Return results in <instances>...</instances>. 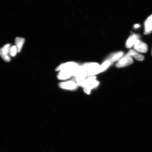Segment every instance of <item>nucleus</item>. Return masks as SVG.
<instances>
[{
    "label": "nucleus",
    "mask_w": 152,
    "mask_h": 152,
    "mask_svg": "<svg viewBox=\"0 0 152 152\" xmlns=\"http://www.w3.org/2000/svg\"><path fill=\"white\" fill-rule=\"evenodd\" d=\"M11 47L10 45L7 44L4 45L2 48H0V56L5 61L9 62L10 61L9 55Z\"/></svg>",
    "instance_id": "obj_3"
},
{
    "label": "nucleus",
    "mask_w": 152,
    "mask_h": 152,
    "mask_svg": "<svg viewBox=\"0 0 152 152\" xmlns=\"http://www.w3.org/2000/svg\"><path fill=\"white\" fill-rule=\"evenodd\" d=\"M140 37L137 34H132L127 40L126 42V47L127 48H130L134 45V43L137 40L139 39Z\"/></svg>",
    "instance_id": "obj_8"
},
{
    "label": "nucleus",
    "mask_w": 152,
    "mask_h": 152,
    "mask_svg": "<svg viewBox=\"0 0 152 152\" xmlns=\"http://www.w3.org/2000/svg\"><path fill=\"white\" fill-rule=\"evenodd\" d=\"M124 53L122 52H119L115 53V54H112L107 60L110 61L112 63V62L118 60L122 57Z\"/></svg>",
    "instance_id": "obj_11"
},
{
    "label": "nucleus",
    "mask_w": 152,
    "mask_h": 152,
    "mask_svg": "<svg viewBox=\"0 0 152 152\" xmlns=\"http://www.w3.org/2000/svg\"><path fill=\"white\" fill-rule=\"evenodd\" d=\"M77 67L73 69L61 71L57 75V77L60 80H65L69 79L72 76H73Z\"/></svg>",
    "instance_id": "obj_5"
},
{
    "label": "nucleus",
    "mask_w": 152,
    "mask_h": 152,
    "mask_svg": "<svg viewBox=\"0 0 152 152\" xmlns=\"http://www.w3.org/2000/svg\"><path fill=\"white\" fill-rule=\"evenodd\" d=\"M140 25L138 24H136L134 25V27L136 28H138L139 27H140Z\"/></svg>",
    "instance_id": "obj_14"
},
{
    "label": "nucleus",
    "mask_w": 152,
    "mask_h": 152,
    "mask_svg": "<svg viewBox=\"0 0 152 152\" xmlns=\"http://www.w3.org/2000/svg\"><path fill=\"white\" fill-rule=\"evenodd\" d=\"M151 55H152V52H151Z\"/></svg>",
    "instance_id": "obj_15"
},
{
    "label": "nucleus",
    "mask_w": 152,
    "mask_h": 152,
    "mask_svg": "<svg viewBox=\"0 0 152 152\" xmlns=\"http://www.w3.org/2000/svg\"><path fill=\"white\" fill-rule=\"evenodd\" d=\"M145 34H149L152 31V14L147 19L144 23Z\"/></svg>",
    "instance_id": "obj_9"
},
{
    "label": "nucleus",
    "mask_w": 152,
    "mask_h": 152,
    "mask_svg": "<svg viewBox=\"0 0 152 152\" xmlns=\"http://www.w3.org/2000/svg\"><path fill=\"white\" fill-rule=\"evenodd\" d=\"M18 52V49H17L16 45H14V46L11 47L10 52V55L12 57L15 56H16Z\"/></svg>",
    "instance_id": "obj_13"
},
{
    "label": "nucleus",
    "mask_w": 152,
    "mask_h": 152,
    "mask_svg": "<svg viewBox=\"0 0 152 152\" xmlns=\"http://www.w3.org/2000/svg\"><path fill=\"white\" fill-rule=\"evenodd\" d=\"M133 47L134 50L137 52L145 53L148 51L147 45L139 39L136 40Z\"/></svg>",
    "instance_id": "obj_2"
},
{
    "label": "nucleus",
    "mask_w": 152,
    "mask_h": 152,
    "mask_svg": "<svg viewBox=\"0 0 152 152\" xmlns=\"http://www.w3.org/2000/svg\"><path fill=\"white\" fill-rule=\"evenodd\" d=\"M25 42V39L23 38L16 37L15 39L16 46L18 49V52H20Z\"/></svg>",
    "instance_id": "obj_12"
},
{
    "label": "nucleus",
    "mask_w": 152,
    "mask_h": 152,
    "mask_svg": "<svg viewBox=\"0 0 152 152\" xmlns=\"http://www.w3.org/2000/svg\"><path fill=\"white\" fill-rule=\"evenodd\" d=\"M60 88L65 90H75L78 87L77 83L74 81H68L59 83Z\"/></svg>",
    "instance_id": "obj_4"
},
{
    "label": "nucleus",
    "mask_w": 152,
    "mask_h": 152,
    "mask_svg": "<svg viewBox=\"0 0 152 152\" xmlns=\"http://www.w3.org/2000/svg\"><path fill=\"white\" fill-rule=\"evenodd\" d=\"M96 77L95 76L89 77L86 79H85L77 83V84L79 86L85 88L88 85L92 84L96 80Z\"/></svg>",
    "instance_id": "obj_7"
},
{
    "label": "nucleus",
    "mask_w": 152,
    "mask_h": 152,
    "mask_svg": "<svg viewBox=\"0 0 152 152\" xmlns=\"http://www.w3.org/2000/svg\"><path fill=\"white\" fill-rule=\"evenodd\" d=\"M134 62L132 57L128 53L122 56L117 63L116 66L117 68H123L131 65Z\"/></svg>",
    "instance_id": "obj_1"
},
{
    "label": "nucleus",
    "mask_w": 152,
    "mask_h": 152,
    "mask_svg": "<svg viewBox=\"0 0 152 152\" xmlns=\"http://www.w3.org/2000/svg\"><path fill=\"white\" fill-rule=\"evenodd\" d=\"M79 64L75 62H68L62 64L56 68V71H62L64 70L75 69L78 66Z\"/></svg>",
    "instance_id": "obj_6"
},
{
    "label": "nucleus",
    "mask_w": 152,
    "mask_h": 152,
    "mask_svg": "<svg viewBox=\"0 0 152 152\" xmlns=\"http://www.w3.org/2000/svg\"><path fill=\"white\" fill-rule=\"evenodd\" d=\"M128 53L132 57H134L136 60L139 61H142L144 60V56L142 55L139 54L133 49H130Z\"/></svg>",
    "instance_id": "obj_10"
}]
</instances>
